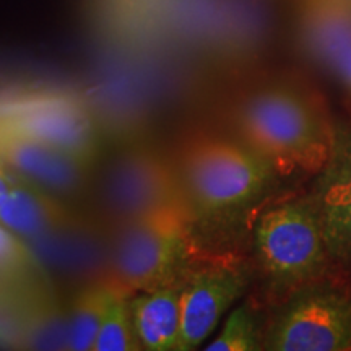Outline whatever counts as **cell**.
<instances>
[{
	"label": "cell",
	"instance_id": "cell-4",
	"mask_svg": "<svg viewBox=\"0 0 351 351\" xmlns=\"http://www.w3.org/2000/svg\"><path fill=\"white\" fill-rule=\"evenodd\" d=\"M262 270L278 287H302L326 269L328 254L315 197L275 205L256 225Z\"/></svg>",
	"mask_w": 351,
	"mask_h": 351
},
{
	"label": "cell",
	"instance_id": "cell-20",
	"mask_svg": "<svg viewBox=\"0 0 351 351\" xmlns=\"http://www.w3.org/2000/svg\"><path fill=\"white\" fill-rule=\"evenodd\" d=\"M13 186H15V181L8 176V173L5 171V165L0 163V207H2L3 202L7 200V197L12 192Z\"/></svg>",
	"mask_w": 351,
	"mask_h": 351
},
{
	"label": "cell",
	"instance_id": "cell-19",
	"mask_svg": "<svg viewBox=\"0 0 351 351\" xmlns=\"http://www.w3.org/2000/svg\"><path fill=\"white\" fill-rule=\"evenodd\" d=\"M333 72L339 75L340 80L345 83V86L351 91V47L340 57V60L337 62Z\"/></svg>",
	"mask_w": 351,
	"mask_h": 351
},
{
	"label": "cell",
	"instance_id": "cell-18",
	"mask_svg": "<svg viewBox=\"0 0 351 351\" xmlns=\"http://www.w3.org/2000/svg\"><path fill=\"white\" fill-rule=\"evenodd\" d=\"M34 265L36 258L28 243L0 223V280L25 278L34 270Z\"/></svg>",
	"mask_w": 351,
	"mask_h": 351
},
{
	"label": "cell",
	"instance_id": "cell-9",
	"mask_svg": "<svg viewBox=\"0 0 351 351\" xmlns=\"http://www.w3.org/2000/svg\"><path fill=\"white\" fill-rule=\"evenodd\" d=\"M0 163L56 197L77 195L91 169L59 148L7 129H0Z\"/></svg>",
	"mask_w": 351,
	"mask_h": 351
},
{
	"label": "cell",
	"instance_id": "cell-17",
	"mask_svg": "<svg viewBox=\"0 0 351 351\" xmlns=\"http://www.w3.org/2000/svg\"><path fill=\"white\" fill-rule=\"evenodd\" d=\"M261 348L256 315L249 307H238L226 319L217 339L205 346L207 351H252Z\"/></svg>",
	"mask_w": 351,
	"mask_h": 351
},
{
	"label": "cell",
	"instance_id": "cell-7",
	"mask_svg": "<svg viewBox=\"0 0 351 351\" xmlns=\"http://www.w3.org/2000/svg\"><path fill=\"white\" fill-rule=\"evenodd\" d=\"M0 129L36 138L93 166L99 134L93 117L80 101L46 93L8 104L0 111Z\"/></svg>",
	"mask_w": 351,
	"mask_h": 351
},
{
	"label": "cell",
	"instance_id": "cell-13",
	"mask_svg": "<svg viewBox=\"0 0 351 351\" xmlns=\"http://www.w3.org/2000/svg\"><path fill=\"white\" fill-rule=\"evenodd\" d=\"M0 223L26 243L49 238L72 225V213L56 195L29 182H15L0 207Z\"/></svg>",
	"mask_w": 351,
	"mask_h": 351
},
{
	"label": "cell",
	"instance_id": "cell-5",
	"mask_svg": "<svg viewBox=\"0 0 351 351\" xmlns=\"http://www.w3.org/2000/svg\"><path fill=\"white\" fill-rule=\"evenodd\" d=\"M178 171L148 148H130L109 161L99 181V204L112 228L165 210H184Z\"/></svg>",
	"mask_w": 351,
	"mask_h": 351
},
{
	"label": "cell",
	"instance_id": "cell-2",
	"mask_svg": "<svg viewBox=\"0 0 351 351\" xmlns=\"http://www.w3.org/2000/svg\"><path fill=\"white\" fill-rule=\"evenodd\" d=\"M275 166L249 145L204 138L184 150L179 181L199 212L225 213L252 202L270 186Z\"/></svg>",
	"mask_w": 351,
	"mask_h": 351
},
{
	"label": "cell",
	"instance_id": "cell-11",
	"mask_svg": "<svg viewBox=\"0 0 351 351\" xmlns=\"http://www.w3.org/2000/svg\"><path fill=\"white\" fill-rule=\"evenodd\" d=\"M300 41L313 62L335 69L351 47V0H302Z\"/></svg>",
	"mask_w": 351,
	"mask_h": 351
},
{
	"label": "cell",
	"instance_id": "cell-3",
	"mask_svg": "<svg viewBox=\"0 0 351 351\" xmlns=\"http://www.w3.org/2000/svg\"><path fill=\"white\" fill-rule=\"evenodd\" d=\"M184 210H165L116 226L109 251L112 287L121 291L178 283L189 258Z\"/></svg>",
	"mask_w": 351,
	"mask_h": 351
},
{
	"label": "cell",
	"instance_id": "cell-8",
	"mask_svg": "<svg viewBox=\"0 0 351 351\" xmlns=\"http://www.w3.org/2000/svg\"><path fill=\"white\" fill-rule=\"evenodd\" d=\"M245 269L236 263H213L192 271L182 282V328L179 351L199 348L247 287Z\"/></svg>",
	"mask_w": 351,
	"mask_h": 351
},
{
	"label": "cell",
	"instance_id": "cell-1",
	"mask_svg": "<svg viewBox=\"0 0 351 351\" xmlns=\"http://www.w3.org/2000/svg\"><path fill=\"white\" fill-rule=\"evenodd\" d=\"M236 127L245 145L276 171H317L326 165L332 145L317 112L287 88H265L247 96L236 112Z\"/></svg>",
	"mask_w": 351,
	"mask_h": 351
},
{
	"label": "cell",
	"instance_id": "cell-15",
	"mask_svg": "<svg viewBox=\"0 0 351 351\" xmlns=\"http://www.w3.org/2000/svg\"><path fill=\"white\" fill-rule=\"evenodd\" d=\"M23 343L32 350H69L67 313L47 295L32 301L25 315Z\"/></svg>",
	"mask_w": 351,
	"mask_h": 351
},
{
	"label": "cell",
	"instance_id": "cell-14",
	"mask_svg": "<svg viewBox=\"0 0 351 351\" xmlns=\"http://www.w3.org/2000/svg\"><path fill=\"white\" fill-rule=\"evenodd\" d=\"M111 283L90 285L78 293L67 313L69 350H93L101 324L104 319Z\"/></svg>",
	"mask_w": 351,
	"mask_h": 351
},
{
	"label": "cell",
	"instance_id": "cell-16",
	"mask_svg": "<svg viewBox=\"0 0 351 351\" xmlns=\"http://www.w3.org/2000/svg\"><path fill=\"white\" fill-rule=\"evenodd\" d=\"M142 350L130 317L127 293L112 287L109 291L104 319L96 337L93 351H135Z\"/></svg>",
	"mask_w": 351,
	"mask_h": 351
},
{
	"label": "cell",
	"instance_id": "cell-6",
	"mask_svg": "<svg viewBox=\"0 0 351 351\" xmlns=\"http://www.w3.org/2000/svg\"><path fill=\"white\" fill-rule=\"evenodd\" d=\"M265 348L351 350V295L330 283L302 285L271 324Z\"/></svg>",
	"mask_w": 351,
	"mask_h": 351
},
{
	"label": "cell",
	"instance_id": "cell-10",
	"mask_svg": "<svg viewBox=\"0 0 351 351\" xmlns=\"http://www.w3.org/2000/svg\"><path fill=\"white\" fill-rule=\"evenodd\" d=\"M319 173L314 197L328 254L351 265V127H333L330 153Z\"/></svg>",
	"mask_w": 351,
	"mask_h": 351
},
{
	"label": "cell",
	"instance_id": "cell-12",
	"mask_svg": "<svg viewBox=\"0 0 351 351\" xmlns=\"http://www.w3.org/2000/svg\"><path fill=\"white\" fill-rule=\"evenodd\" d=\"M181 283L137 291L129 298L130 317L142 345L148 351H179L182 328Z\"/></svg>",
	"mask_w": 351,
	"mask_h": 351
}]
</instances>
